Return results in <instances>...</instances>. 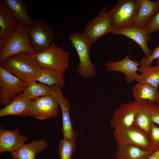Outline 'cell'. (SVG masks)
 I'll return each instance as SVG.
<instances>
[{"mask_svg": "<svg viewBox=\"0 0 159 159\" xmlns=\"http://www.w3.org/2000/svg\"><path fill=\"white\" fill-rule=\"evenodd\" d=\"M0 63L6 70L26 83L34 80L42 69L32 54L26 52L11 56Z\"/></svg>", "mask_w": 159, "mask_h": 159, "instance_id": "cell-1", "label": "cell"}, {"mask_svg": "<svg viewBox=\"0 0 159 159\" xmlns=\"http://www.w3.org/2000/svg\"><path fill=\"white\" fill-rule=\"evenodd\" d=\"M17 29L10 36L0 40V63L8 57L21 53L35 54L28 36V29L18 24Z\"/></svg>", "mask_w": 159, "mask_h": 159, "instance_id": "cell-2", "label": "cell"}, {"mask_svg": "<svg viewBox=\"0 0 159 159\" xmlns=\"http://www.w3.org/2000/svg\"><path fill=\"white\" fill-rule=\"evenodd\" d=\"M69 38L79 59L76 72L85 79L94 77L96 75V68L90 59L89 54L92 44L84 38L82 34L72 33Z\"/></svg>", "mask_w": 159, "mask_h": 159, "instance_id": "cell-3", "label": "cell"}, {"mask_svg": "<svg viewBox=\"0 0 159 159\" xmlns=\"http://www.w3.org/2000/svg\"><path fill=\"white\" fill-rule=\"evenodd\" d=\"M42 68L52 69L64 74L69 64V54L53 42L45 51L32 54Z\"/></svg>", "mask_w": 159, "mask_h": 159, "instance_id": "cell-4", "label": "cell"}, {"mask_svg": "<svg viewBox=\"0 0 159 159\" xmlns=\"http://www.w3.org/2000/svg\"><path fill=\"white\" fill-rule=\"evenodd\" d=\"M137 6L138 0H119L108 10L114 29L132 26Z\"/></svg>", "mask_w": 159, "mask_h": 159, "instance_id": "cell-5", "label": "cell"}, {"mask_svg": "<svg viewBox=\"0 0 159 159\" xmlns=\"http://www.w3.org/2000/svg\"><path fill=\"white\" fill-rule=\"evenodd\" d=\"M114 29L107 8L104 7L98 14L86 24L82 33L84 38L92 44Z\"/></svg>", "mask_w": 159, "mask_h": 159, "instance_id": "cell-6", "label": "cell"}, {"mask_svg": "<svg viewBox=\"0 0 159 159\" xmlns=\"http://www.w3.org/2000/svg\"><path fill=\"white\" fill-rule=\"evenodd\" d=\"M27 34L31 46L35 53L47 49L54 39V32L51 26L38 19L34 21V26L28 29Z\"/></svg>", "mask_w": 159, "mask_h": 159, "instance_id": "cell-7", "label": "cell"}, {"mask_svg": "<svg viewBox=\"0 0 159 159\" xmlns=\"http://www.w3.org/2000/svg\"><path fill=\"white\" fill-rule=\"evenodd\" d=\"M113 135L117 145H130L152 150L149 136L134 125L115 129Z\"/></svg>", "mask_w": 159, "mask_h": 159, "instance_id": "cell-8", "label": "cell"}, {"mask_svg": "<svg viewBox=\"0 0 159 159\" xmlns=\"http://www.w3.org/2000/svg\"><path fill=\"white\" fill-rule=\"evenodd\" d=\"M27 83L22 81L0 66V104L5 106L23 92Z\"/></svg>", "mask_w": 159, "mask_h": 159, "instance_id": "cell-9", "label": "cell"}, {"mask_svg": "<svg viewBox=\"0 0 159 159\" xmlns=\"http://www.w3.org/2000/svg\"><path fill=\"white\" fill-rule=\"evenodd\" d=\"M59 106L54 94L40 97L32 100L28 115L40 120L56 117L59 113Z\"/></svg>", "mask_w": 159, "mask_h": 159, "instance_id": "cell-10", "label": "cell"}, {"mask_svg": "<svg viewBox=\"0 0 159 159\" xmlns=\"http://www.w3.org/2000/svg\"><path fill=\"white\" fill-rule=\"evenodd\" d=\"M138 104L133 102H124L114 112L110 120V123L114 129L124 128L134 125Z\"/></svg>", "mask_w": 159, "mask_h": 159, "instance_id": "cell-11", "label": "cell"}, {"mask_svg": "<svg viewBox=\"0 0 159 159\" xmlns=\"http://www.w3.org/2000/svg\"><path fill=\"white\" fill-rule=\"evenodd\" d=\"M54 94L60 106L62 116V131L63 138L75 140L78 134L72 128V123L70 117L71 104L69 100L62 95L61 88L54 85Z\"/></svg>", "mask_w": 159, "mask_h": 159, "instance_id": "cell-12", "label": "cell"}, {"mask_svg": "<svg viewBox=\"0 0 159 159\" xmlns=\"http://www.w3.org/2000/svg\"><path fill=\"white\" fill-rule=\"evenodd\" d=\"M138 108L134 125L149 136L154 123L153 120L154 103L148 100H136Z\"/></svg>", "mask_w": 159, "mask_h": 159, "instance_id": "cell-13", "label": "cell"}, {"mask_svg": "<svg viewBox=\"0 0 159 159\" xmlns=\"http://www.w3.org/2000/svg\"><path fill=\"white\" fill-rule=\"evenodd\" d=\"M29 139L26 135L20 133L18 128L10 130L0 126V153H11L24 145Z\"/></svg>", "mask_w": 159, "mask_h": 159, "instance_id": "cell-14", "label": "cell"}, {"mask_svg": "<svg viewBox=\"0 0 159 159\" xmlns=\"http://www.w3.org/2000/svg\"><path fill=\"white\" fill-rule=\"evenodd\" d=\"M130 52L123 59L117 61H109L105 63L106 70L108 72L117 71L123 73L125 75L126 82L129 83L136 80L139 74V62L131 60L129 58Z\"/></svg>", "mask_w": 159, "mask_h": 159, "instance_id": "cell-15", "label": "cell"}, {"mask_svg": "<svg viewBox=\"0 0 159 159\" xmlns=\"http://www.w3.org/2000/svg\"><path fill=\"white\" fill-rule=\"evenodd\" d=\"M113 35H121L131 39L140 47L147 58L149 57L152 53L147 44L151 39L150 34L145 29L132 26L127 28L113 29L110 32Z\"/></svg>", "mask_w": 159, "mask_h": 159, "instance_id": "cell-16", "label": "cell"}, {"mask_svg": "<svg viewBox=\"0 0 159 159\" xmlns=\"http://www.w3.org/2000/svg\"><path fill=\"white\" fill-rule=\"evenodd\" d=\"M159 10V0H138V6L132 26L145 29L151 17Z\"/></svg>", "mask_w": 159, "mask_h": 159, "instance_id": "cell-17", "label": "cell"}, {"mask_svg": "<svg viewBox=\"0 0 159 159\" xmlns=\"http://www.w3.org/2000/svg\"><path fill=\"white\" fill-rule=\"evenodd\" d=\"M32 101L23 97L21 94L18 95L0 110V117L10 115L26 117L28 115Z\"/></svg>", "mask_w": 159, "mask_h": 159, "instance_id": "cell-18", "label": "cell"}, {"mask_svg": "<svg viewBox=\"0 0 159 159\" xmlns=\"http://www.w3.org/2000/svg\"><path fill=\"white\" fill-rule=\"evenodd\" d=\"M16 21L28 29L32 28L34 21L29 16L27 9L21 0H4Z\"/></svg>", "mask_w": 159, "mask_h": 159, "instance_id": "cell-19", "label": "cell"}, {"mask_svg": "<svg viewBox=\"0 0 159 159\" xmlns=\"http://www.w3.org/2000/svg\"><path fill=\"white\" fill-rule=\"evenodd\" d=\"M47 145L44 140H34L11 153V156L13 159H35L36 155L45 149Z\"/></svg>", "mask_w": 159, "mask_h": 159, "instance_id": "cell-20", "label": "cell"}, {"mask_svg": "<svg viewBox=\"0 0 159 159\" xmlns=\"http://www.w3.org/2000/svg\"><path fill=\"white\" fill-rule=\"evenodd\" d=\"M18 23L3 0L0 1V40L11 34L16 29Z\"/></svg>", "mask_w": 159, "mask_h": 159, "instance_id": "cell-21", "label": "cell"}, {"mask_svg": "<svg viewBox=\"0 0 159 159\" xmlns=\"http://www.w3.org/2000/svg\"><path fill=\"white\" fill-rule=\"evenodd\" d=\"M154 152L130 145H117L115 159H147Z\"/></svg>", "mask_w": 159, "mask_h": 159, "instance_id": "cell-22", "label": "cell"}, {"mask_svg": "<svg viewBox=\"0 0 159 159\" xmlns=\"http://www.w3.org/2000/svg\"><path fill=\"white\" fill-rule=\"evenodd\" d=\"M54 93L53 86H50L32 80L27 83L26 86L21 95L24 98L33 100L39 97L52 95Z\"/></svg>", "mask_w": 159, "mask_h": 159, "instance_id": "cell-23", "label": "cell"}, {"mask_svg": "<svg viewBox=\"0 0 159 159\" xmlns=\"http://www.w3.org/2000/svg\"><path fill=\"white\" fill-rule=\"evenodd\" d=\"M135 100H148L159 103V92L158 89L146 84L138 83L132 88Z\"/></svg>", "mask_w": 159, "mask_h": 159, "instance_id": "cell-24", "label": "cell"}, {"mask_svg": "<svg viewBox=\"0 0 159 159\" xmlns=\"http://www.w3.org/2000/svg\"><path fill=\"white\" fill-rule=\"evenodd\" d=\"M64 74L48 68H42L34 80L39 82L50 86L56 85L60 87L64 85Z\"/></svg>", "mask_w": 159, "mask_h": 159, "instance_id": "cell-25", "label": "cell"}, {"mask_svg": "<svg viewBox=\"0 0 159 159\" xmlns=\"http://www.w3.org/2000/svg\"><path fill=\"white\" fill-rule=\"evenodd\" d=\"M139 74L136 81L141 84L150 85L158 89L159 87V66L139 68Z\"/></svg>", "mask_w": 159, "mask_h": 159, "instance_id": "cell-26", "label": "cell"}, {"mask_svg": "<svg viewBox=\"0 0 159 159\" xmlns=\"http://www.w3.org/2000/svg\"><path fill=\"white\" fill-rule=\"evenodd\" d=\"M75 147V140L64 138L60 140L59 146L60 159H71Z\"/></svg>", "mask_w": 159, "mask_h": 159, "instance_id": "cell-27", "label": "cell"}, {"mask_svg": "<svg viewBox=\"0 0 159 159\" xmlns=\"http://www.w3.org/2000/svg\"><path fill=\"white\" fill-rule=\"evenodd\" d=\"M145 29L150 34L159 31V10L149 20L146 25Z\"/></svg>", "mask_w": 159, "mask_h": 159, "instance_id": "cell-28", "label": "cell"}, {"mask_svg": "<svg viewBox=\"0 0 159 159\" xmlns=\"http://www.w3.org/2000/svg\"><path fill=\"white\" fill-rule=\"evenodd\" d=\"M149 137L152 150L156 151L159 149V127L155 124L153 126Z\"/></svg>", "mask_w": 159, "mask_h": 159, "instance_id": "cell-29", "label": "cell"}, {"mask_svg": "<svg viewBox=\"0 0 159 159\" xmlns=\"http://www.w3.org/2000/svg\"><path fill=\"white\" fill-rule=\"evenodd\" d=\"M152 53L148 58L145 57L142 58L139 62L140 68L152 66V63L154 59L159 58V45L152 51Z\"/></svg>", "mask_w": 159, "mask_h": 159, "instance_id": "cell-30", "label": "cell"}, {"mask_svg": "<svg viewBox=\"0 0 159 159\" xmlns=\"http://www.w3.org/2000/svg\"><path fill=\"white\" fill-rule=\"evenodd\" d=\"M153 120L154 123L159 125V103H156L154 105Z\"/></svg>", "mask_w": 159, "mask_h": 159, "instance_id": "cell-31", "label": "cell"}, {"mask_svg": "<svg viewBox=\"0 0 159 159\" xmlns=\"http://www.w3.org/2000/svg\"><path fill=\"white\" fill-rule=\"evenodd\" d=\"M147 159H159V149L154 152Z\"/></svg>", "mask_w": 159, "mask_h": 159, "instance_id": "cell-32", "label": "cell"}, {"mask_svg": "<svg viewBox=\"0 0 159 159\" xmlns=\"http://www.w3.org/2000/svg\"><path fill=\"white\" fill-rule=\"evenodd\" d=\"M156 60V63L157 64V65L159 66V58L157 59Z\"/></svg>", "mask_w": 159, "mask_h": 159, "instance_id": "cell-33", "label": "cell"}]
</instances>
